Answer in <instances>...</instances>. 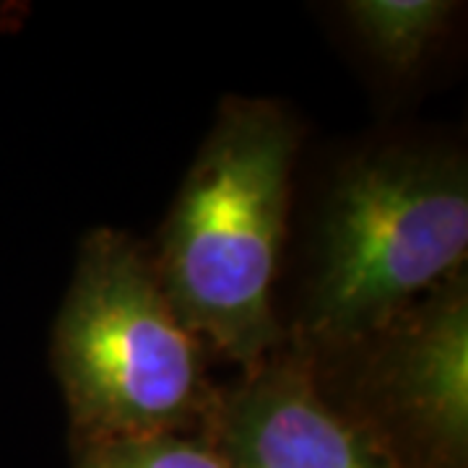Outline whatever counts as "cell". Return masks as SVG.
Instances as JSON below:
<instances>
[{
    "label": "cell",
    "mask_w": 468,
    "mask_h": 468,
    "mask_svg": "<svg viewBox=\"0 0 468 468\" xmlns=\"http://www.w3.org/2000/svg\"><path fill=\"white\" fill-rule=\"evenodd\" d=\"M300 144V120L282 101L224 97L154 255L185 325L242 372L286 341L273 284Z\"/></svg>",
    "instance_id": "cell-1"
},
{
    "label": "cell",
    "mask_w": 468,
    "mask_h": 468,
    "mask_svg": "<svg viewBox=\"0 0 468 468\" xmlns=\"http://www.w3.org/2000/svg\"><path fill=\"white\" fill-rule=\"evenodd\" d=\"M468 165L455 144L401 138L354 154L323 198L289 338L344 349L466 268Z\"/></svg>",
    "instance_id": "cell-2"
},
{
    "label": "cell",
    "mask_w": 468,
    "mask_h": 468,
    "mask_svg": "<svg viewBox=\"0 0 468 468\" xmlns=\"http://www.w3.org/2000/svg\"><path fill=\"white\" fill-rule=\"evenodd\" d=\"M50 354L76 445L206 432L218 390L206 380L201 338L131 234L100 227L81 239Z\"/></svg>",
    "instance_id": "cell-3"
},
{
    "label": "cell",
    "mask_w": 468,
    "mask_h": 468,
    "mask_svg": "<svg viewBox=\"0 0 468 468\" xmlns=\"http://www.w3.org/2000/svg\"><path fill=\"white\" fill-rule=\"evenodd\" d=\"M310 359L328 401L356 421L393 466L466 468V268L378 331Z\"/></svg>",
    "instance_id": "cell-4"
},
{
    "label": "cell",
    "mask_w": 468,
    "mask_h": 468,
    "mask_svg": "<svg viewBox=\"0 0 468 468\" xmlns=\"http://www.w3.org/2000/svg\"><path fill=\"white\" fill-rule=\"evenodd\" d=\"M232 468H396L320 390L310 354L286 341L218 390L206 432Z\"/></svg>",
    "instance_id": "cell-5"
},
{
    "label": "cell",
    "mask_w": 468,
    "mask_h": 468,
    "mask_svg": "<svg viewBox=\"0 0 468 468\" xmlns=\"http://www.w3.org/2000/svg\"><path fill=\"white\" fill-rule=\"evenodd\" d=\"M341 8L356 42L393 76L419 70L458 14L451 0H354Z\"/></svg>",
    "instance_id": "cell-6"
},
{
    "label": "cell",
    "mask_w": 468,
    "mask_h": 468,
    "mask_svg": "<svg viewBox=\"0 0 468 468\" xmlns=\"http://www.w3.org/2000/svg\"><path fill=\"white\" fill-rule=\"evenodd\" d=\"M73 468H232L206 435H133L76 445Z\"/></svg>",
    "instance_id": "cell-7"
}]
</instances>
